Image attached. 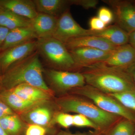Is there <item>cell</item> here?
I'll return each instance as SVG.
<instances>
[{
	"mask_svg": "<svg viewBox=\"0 0 135 135\" xmlns=\"http://www.w3.org/2000/svg\"><path fill=\"white\" fill-rule=\"evenodd\" d=\"M44 69L37 50L9 68L0 77V90L30 84L53 94L43 77Z\"/></svg>",
	"mask_w": 135,
	"mask_h": 135,
	"instance_id": "obj_1",
	"label": "cell"
},
{
	"mask_svg": "<svg viewBox=\"0 0 135 135\" xmlns=\"http://www.w3.org/2000/svg\"><path fill=\"white\" fill-rule=\"evenodd\" d=\"M86 84L108 94L135 89V84L127 70L109 67L102 63L83 68Z\"/></svg>",
	"mask_w": 135,
	"mask_h": 135,
	"instance_id": "obj_2",
	"label": "cell"
},
{
	"mask_svg": "<svg viewBox=\"0 0 135 135\" xmlns=\"http://www.w3.org/2000/svg\"><path fill=\"white\" fill-rule=\"evenodd\" d=\"M55 102L62 112L75 113L86 116L98 127L99 132H107L123 118L105 112L92 101L80 96H65Z\"/></svg>",
	"mask_w": 135,
	"mask_h": 135,
	"instance_id": "obj_3",
	"label": "cell"
},
{
	"mask_svg": "<svg viewBox=\"0 0 135 135\" xmlns=\"http://www.w3.org/2000/svg\"><path fill=\"white\" fill-rule=\"evenodd\" d=\"M39 56L55 70H79L69 51L62 42L53 37L37 40Z\"/></svg>",
	"mask_w": 135,
	"mask_h": 135,
	"instance_id": "obj_4",
	"label": "cell"
},
{
	"mask_svg": "<svg viewBox=\"0 0 135 135\" xmlns=\"http://www.w3.org/2000/svg\"><path fill=\"white\" fill-rule=\"evenodd\" d=\"M74 94L92 101L103 110L132 121L135 123V112L127 108L109 94L85 84L71 90Z\"/></svg>",
	"mask_w": 135,
	"mask_h": 135,
	"instance_id": "obj_5",
	"label": "cell"
},
{
	"mask_svg": "<svg viewBox=\"0 0 135 135\" xmlns=\"http://www.w3.org/2000/svg\"><path fill=\"white\" fill-rule=\"evenodd\" d=\"M59 110L55 101L47 100L38 103L18 115L25 123L38 125L46 129L56 123V116Z\"/></svg>",
	"mask_w": 135,
	"mask_h": 135,
	"instance_id": "obj_6",
	"label": "cell"
},
{
	"mask_svg": "<svg viewBox=\"0 0 135 135\" xmlns=\"http://www.w3.org/2000/svg\"><path fill=\"white\" fill-rule=\"evenodd\" d=\"M93 32L81 26L68 9L59 17L53 37L64 44L80 36L92 35Z\"/></svg>",
	"mask_w": 135,
	"mask_h": 135,
	"instance_id": "obj_7",
	"label": "cell"
},
{
	"mask_svg": "<svg viewBox=\"0 0 135 135\" xmlns=\"http://www.w3.org/2000/svg\"><path fill=\"white\" fill-rule=\"evenodd\" d=\"M44 73L49 84L54 88L61 92L71 90L86 84L84 76L79 72L53 69L44 70Z\"/></svg>",
	"mask_w": 135,
	"mask_h": 135,
	"instance_id": "obj_8",
	"label": "cell"
},
{
	"mask_svg": "<svg viewBox=\"0 0 135 135\" xmlns=\"http://www.w3.org/2000/svg\"><path fill=\"white\" fill-rule=\"evenodd\" d=\"M113 9L116 24L129 34L135 31V6L132 2L118 0H105Z\"/></svg>",
	"mask_w": 135,
	"mask_h": 135,
	"instance_id": "obj_9",
	"label": "cell"
},
{
	"mask_svg": "<svg viewBox=\"0 0 135 135\" xmlns=\"http://www.w3.org/2000/svg\"><path fill=\"white\" fill-rule=\"evenodd\" d=\"M36 49L37 40L12 47L0 52V72L2 75L12 65L36 51Z\"/></svg>",
	"mask_w": 135,
	"mask_h": 135,
	"instance_id": "obj_10",
	"label": "cell"
},
{
	"mask_svg": "<svg viewBox=\"0 0 135 135\" xmlns=\"http://www.w3.org/2000/svg\"><path fill=\"white\" fill-rule=\"evenodd\" d=\"M68 51L79 69L103 62L109 57L112 51L90 48H78Z\"/></svg>",
	"mask_w": 135,
	"mask_h": 135,
	"instance_id": "obj_11",
	"label": "cell"
},
{
	"mask_svg": "<svg viewBox=\"0 0 135 135\" xmlns=\"http://www.w3.org/2000/svg\"><path fill=\"white\" fill-rule=\"evenodd\" d=\"M135 62V50L128 43L116 47L101 63L109 67L127 70Z\"/></svg>",
	"mask_w": 135,
	"mask_h": 135,
	"instance_id": "obj_12",
	"label": "cell"
},
{
	"mask_svg": "<svg viewBox=\"0 0 135 135\" xmlns=\"http://www.w3.org/2000/svg\"><path fill=\"white\" fill-rule=\"evenodd\" d=\"M64 44L68 50L78 48H90L112 51L118 47L105 39L93 35L77 37L68 41Z\"/></svg>",
	"mask_w": 135,
	"mask_h": 135,
	"instance_id": "obj_13",
	"label": "cell"
},
{
	"mask_svg": "<svg viewBox=\"0 0 135 135\" xmlns=\"http://www.w3.org/2000/svg\"><path fill=\"white\" fill-rule=\"evenodd\" d=\"M58 18L38 13L33 19L30 20L31 27L38 39L53 37Z\"/></svg>",
	"mask_w": 135,
	"mask_h": 135,
	"instance_id": "obj_14",
	"label": "cell"
},
{
	"mask_svg": "<svg viewBox=\"0 0 135 135\" xmlns=\"http://www.w3.org/2000/svg\"><path fill=\"white\" fill-rule=\"evenodd\" d=\"M0 6L29 20L33 19L38 13L33 0H0Z\"/></svg>",
	"mask_w": 135,
	"mask_h": 135,
	"instance_id": "obj_15",
	"label": "cell"
},
{
	"mask_svg": "<svg viewBox=\"0 0 135 135\" xmlns=\"http://www.w3.org/2000/svg\"><path fill=\"white\" fill-rule=\"evenodd\" d=\"M38 38L31 27H20L9 30L1 51L12 47L37 40Z\"/></svg>",
	"mask_w": 135,
	"mask_h": 135,
	"instance_id": "obj_16",
	"label": "cell"
},
{
	"mask_svg": "<svg viewBox=\"0 0 135 135\" xmlns=\"http://www.w3.org/2000/svg\"><path fill=\"white\" fill-rule=\"evenodd\" d=\"M15 94L26 101L39 103L52 99L53 94L30 84H20L10 89Z\"/></svg>",
	"mask_w": 135,
	"mask_h": 135,
	"instance_id": "obj_17",
	"label": "cell"
},
{
	"mask_svg": "<svg viewBox=\"0 0 135 135\" xmlns=\"http://www.w3.org/2000/svg\"><path fill=\"white\" fill-rule=\"evenodd\" d=\"M38 13L58 18L69 9L70 1L67 0H33Z\"/></svg>",
	"mask_w": 135,
	"mask_h": 135,
	"instance_id": "obj_18",
	"label": "cell"
},
{
	"mask_svg": "<svg viewBox=\"0 0 135 135\" xmlns=\"http://www.w3.org/2000/svg\"><path fill=\"white\" fill-rule=\"evenodd\" d=\"M129 34L115 25L107 26L103 31L93 32L92 35L101 37L116 46L128 44Z\"/></svg>",
	"mask_w": 135,
	"mask_h": 135,
	"instance_id": "obj_19",
	"label": "cell"
},
{
	"mask_svg": "<svg viewBox=\"0 0 135 135\" xmlns=\"http://www.w3.org/2000/svg\"><path fill=\"white\" fill-rule=\"evenodd\" d=\"M0 98L18 114L23 112L39 103H34L22 99L11 90H0Z\"/></svg>",
	"mask_w": 135,
	"mask_h": 135,
	"instance_id": "obj_20",
	"label": "cell"
},
{
	"mask_svg": "<svg viewBox=\"0 0 135 135\" xmlns=\"http://www.w3.org/2000/svg\"><path fill=\"white\" fill-rule=\"evenodd\" d=\"M0 27L9 30L30 27V20L16 15L10 11L3 8L0 11Z\"/></svg>",
	"mask_w": 135,
	"mask_h": 135,
	"instance_id": "obj_21",
	"label": "cell"
},
{
	"mask_svg": "<svg viewBox=\"0 0 135 135\" xmlns=\"http://www.w3.org/2000/svg\"><path fill=\"white\" fill-rule=\"evenodd\" d=\"M0 126L8 135H20L26 128L25 123L16 113L1 118Z\"/></svg>",
	"mask_w": 135,
	"mask_h": 135,
	"instance_id": "obj_22",
	"label": "cell"
},
{
	"mask_svg": "<svg viewBox=\"0 0 135 135\" xmlns=\"http://www.w3.org/2000/svg\"><path fill=\"white\" fill-rule=\"evenodd\" d=\"M135 129L134 122L122 118L107 131L105 135H133Z\"/></svg>",
	"mask_w": 135,
	"mask_h": 135,
	"instance_id": "obj_23",
	"label": "cell"
},
{
	"mask_svg": "<svg viewBox=\"0 0 135 135\" xmlns=\"http://www.w3.org/2000/svg\"><path fill=\"white\" fill-rule=\"evenodd\" d=\"M109 95L117 99L127 108L135 112V89L124 93Z\"/></svg>",
	"mask_w": 135,
	"mask_h": 135,
	"instance_id": "obj_24",
	"label": "cell"
},
{
	"mask_svg": "<svg viewBox=\"0 0 135 135\" xmlns=\"http://www.w3.org/2000/svg\"><path fill=\"white\" fill-rule=\"evenodd\" d=\"M73 126L81 127L91 128L99 132L98 127L92 121L82 114H77L73 115Z\"/></svg>",
	"mask_w": 135,
	"mask_h": 135,
	"instance_id": "obj_25",
	"label": "cell"
},
{
	"mask_svg": "<svg viewBox=\"0 0 135 135\" xmlns=\"http://www.w3.org/2000/svg\"><path fill=\"white\" fill-rule=\"evenodd\" d=\"M56 123L65 128H68L73 126V115L67 113L59 112L57 114Z\"/></svg>",
	"mask_w": 135,
	"mask_h": 135,
	"instance_id": "obj_26",
	"label": "cell"
},
{
	"mask_svg": "<svg viewBox=\"0 0 135 135\" xmlns=\"http://www.w3.org/2000/svg\"><path fill=\"white\" fill-rule=\"evenodd\" d=\"M97 17L106 25L110 24L114 19L113 12L106 7H101L98 9Z\"/></svg>",
	"mask_w": 135,
	"mask_h": 135,
	"instance_id": "obj_27",
	"label": "cell"
},
{
	"mask_svg": "<svg viewBox=\"0 0 135 135\" xmlns=\"http://www.w3.org/2000/svg\"><path fill=\"white\" fill-rule=\"evenodd\" d=\"M90 29L94 32H99L103 30L107 25L97 16L92 17L89 21Z\"/></svg>",
	"mask_w": 135,
	"mask_h": 135,
	"instance_id": "obj_28",
	"label": "cell"
},
{
	"mask_svg": "<svg viewBox=\"0 0 135 135\" xmlns=\"http://www.w3.org/2000/svg\"><path fill=\"white\" fill-rule=\"evenodd\" d=\"M46 128L34 124H30L26 128L25 135H46Z\"/></svg>",
	"mask_w": 135,
	"mask_h": 135,
	"instance_id": "obj_29",
	"label": "cell"
},
{
	"mask_svg": "<svg viewBox=\"0 0 135 135\" xmlns=\"http://www.w3.org/2000/svg\"><path fill=\"white\" fill-rule=\"evenodd\" d=\"M71 5L81 6L86 9L96 7L98 3L96 0H70Z\"/></svg>",
	"mask_w": 135,
	"mask_h": 135,
	"instance_id": "obj_30",
	"label": "cell"
},
{
	"mask_svg": "<svg viewBox=\"0 0 135 135\" xmlns=\"http://www.w3.org/2000/svg\"><path fill=\"white\" fill-rule=\"evenodd\" d=\"M16 113L0 98V119L9 114Z\"/></svg>",
	"mask_w": 135,
	"mask_h": 135,
	"instance_id": "obj_31",
	"label": "cell"
},
{
	"mask_svg": "<svg viewBox=\"0 0 135 135\" xmlns=\"http://www.w3.org/2000/svg\"><path fill=\"white\" fill-rule=\"evenodd\" d=\"M9 31L7 28L0 27V51Z\"/></svg>",
	"mask_w": 135,
	"mask_h": 135,
	"instance_id": "obj_32",
	"label": "cell"
},
{
	"mask_svg": "<svg viewBox=\"0 0 135 135\" xmlns=\"http://www.w3.org/2000/svg\"><path fill=\"white\" fill-rule=\"evenodd\" d=\"M127 70L135 84V62Z\"/></svg>",
	"mask_w": 135,
	"mask_h": 135,
	"instance_id": "obj_33",
	"label": "cell"
},
{
	"mask_svg": "<svg viewBox=\"0 0 135 135\" xmlns=\"http://www.w3.org/2000/svg\"><path fill=\"white\" fill-rule=\"evenodd\" d=\"M128 43L135 50V31L129 35Z\"/></svg>",
	"mask_w": 135,
	"mask_h": 135,
	"instance_id": "obj_34",
	"label": "cell"
},
{
	"mask_svg": "<svg viewBox=\"0 0 135 135\" xmlns=\"http://www.w3.org/2000/svg\"><path fill=\"white\" fill-rule=\"evenodd\" d=\"M57 135H94V134H72V133L65 132V131H61L59 132Z\"/></svg>",
	"mask_w": 135,
	"mask_h": 135,
	"instance_id": "obj_35",
	"label": "cell"
},
{
	"mask_svg": "<svg viewBox=\"0 0 135 135\" xmlns=\"http://www.w3.org/2000/svg\"><path fill=\"white\" fill-rule=\"evenodd\" d=\"M0 135H8L0 126Z\"/></svg>",
	"mask_w": 135,
	"mask_h": 135,
	"instance_id": "obj_36",
	"label": "cell"
},
{
	"mask_svg": "<svg viewBox=\"0 0 135 135\" xmlns=\"http://www.w3.org/2000/svg\"><path fill=\"white\" fill-rule=\"evenodd\" d=\"M3 9V8L2 7H1V6H0V11H1V10L2 9Z\"/></svg>",
	"mask_w": 135,
	"mask_h": 135,
	"instance_id": "obj_37",
	"label": "cell"
},
{
	"mask_svg": "<svg viewBox=\"0 0 135 135\" xmlns=\"http://www.w3.org/2000/svg\"><path fill=\"white\" fill-rule=\"evenodd\" d=\"M94 135H101L100 134H94Z\"/></svg>",
	"mask_w": 135,
	"mask_h": 135,
	"instance_id": "obj_38",
	"label": "cell"
},
{
	"mask_svg": "<svg viewBox=\"0 0 135 135\" xmlns=\"http://www.w3.org/2000/svg\"><path fill=\"white\" fill-rule=\"evenodd\" d=\"M2 74H1V72H0V77H1V76Z\"/></svg>",
	"mask_w": 135,
	"mask_h": 135,
	"instance_id": "obj_39",
	"label": "cell"
},
{
	"mask_svg": "<svg viewBox=\"0 0 135 135\" xmlns=\"http://www.w3.org/2000/svg\"><path fill=\"white\" fill-rule=\"evenodd\" d=\"M135 135V129L134 133V135Z\"/></svg>",
	"mask_w": 135,
	"mask_h": 135,
	"instance_id": "obj_40",
	"label": "cell"
},
{
	"mask_svg": "<svg viewBox=\"0 0 135 135\" xmlns=\"http://www.w3.org/2000/svg\"><path fill=\"white\" fill-rule=\"evenodd\" d=\"M134 5H135V4H134Z\"/></svg>",
	"mask_w": 135,
	"mask_h": 135,
	"instance_id": "obj_41",
	"label": "cell"
}]
</instances>
